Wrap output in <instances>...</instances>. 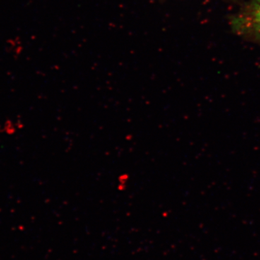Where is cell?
Masks as SVG:
<instances>
[{
	"label": "cell",
	"mask_w": 260,
	"mask_h": 260,
	"mask_svg": "<svg viewBox=\"0 0 260 260\" xmlns=\"http://www.w3.org/2000/svg\"><path fill=\"white\" fill-rule=\"evenodd\" d=\"M232 27L239 35L260 43V0H250L232 19Z\"/></svg>",
	"instance_id": "cell-1"
},
{
	"label": "cell",
	"mask_w": 260,
	"mask_h": 260,
	"mask_svg": "<svg viewBox=\"0 0 260 260\" xmlns=\"http://www.w3.org/2000/svg\"><path fill=\"white\" fill-rule=\"evenodd\" d=\"M231 1H233V0H231Z\"/></svg>",
	"instance_id": "cell-2"
}]
</instances>
